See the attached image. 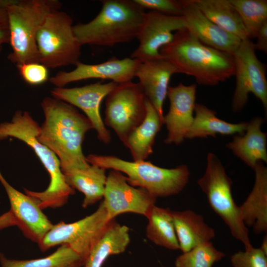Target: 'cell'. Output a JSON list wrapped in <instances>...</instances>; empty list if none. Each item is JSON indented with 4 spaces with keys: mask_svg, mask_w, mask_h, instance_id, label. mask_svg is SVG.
Wrapping results in <instances>:
<instances>
[{
    "mask_svg": "<svg viewBox=\"0 0 267 267\" xmlns=\"http://www.w3.org/2000/svg\"><path fill=\"white\" fill-rule=\"evenodd\" d=\"M255 180L253 189L239 210L242 220L256 234L267 231V168L262 162L253 169Z\"/></svg>",
    "mask_w": 267,
    "mask_h": 267,
    "instance_id": "obj_20",
    "label": "cell"
},
{
    "mask_svg": "<svg viewBox=\"0 0 267 267\" xmlns=\"http://www.w3.org/2000/svg\"><path fill=\"white\" fill-rule=\"evenodd\" d=\"M130 241L129 228L113 220L90 251L82 267H102L109 257L124 252Z\"/></svg>",
    "mask_w": 267,
    "mask_h": 267,
    "instance_id": "obj_26",
    "label": "cell"
},
{
    "mask_svg": "<svg viewBox=\"0 0 267 267\" xmlns=\"http://www.w3.org/2000/svg\"><path fill=\"white\" fill-rule=\"evenodd\" d=\"M235 64L236 86L232 100L233 112L241 111L252 93L262 102L267 111V80L265 65L255 53L254 43L246 39L241 42L233 53Z\"/></svg>",
    "mask_w": 267,
    "mask_h": 267,
    "instance_id": "obj_11",
    "label": "cell"
},
{
    "mask_svg": "<svg viewBox=\"0 0 267 267\" xmlns=\"http://www.w3.org/2000/svg\"><path fill=\"white\" fill-rule=\"evenodd\" d=\"M230 262L233 267H267V255L252 247L233 254Z\"/></svg>",
    "mask_w": 267,
    "mask_h": 267,
    "instance_id": "obj_32",
    "label": "cell"
},
{
    "mask_svg": "<svg viewBox=\"0 0 267 267\" xmlns=\"http://www.w3.org/2000/svg\"><path fill=\"white\" fill-rule=\"evenodd\" d=\"M23 80L31 86H39L49 80L48 68L40 62H30L17 66Z\"/></svg>",
    "mask_w": 267,
    "mask_h": 267,
    "instance_id": "obj_33",
    "label": "cell"
},
{
    "mask_svg": "<svg viewBox=\"0 0 267 267\" xmlns=\"http://www.w3.org/2000/svg\"><path fill=\"white\" fill-rule=\"evenodd\" d=\"M118 84L110 82L71 88L56 87L51 91V94L53 97L81 109L95 130L99 140L109 144L111 136L102 119L100 106L103 99Z\"/></svg>",
    "mask_w": 267,
    "mask_h": 267,
    "instance_id": "obj_13",
    "label": "cell"
},
{
    "mask_svg": "<svg viewBox=\"0 0 267 267\" xmlns=\"http://www.w3.org/2000/svg\"><path fill=\"white\" fill-rule=\"evenodd\" d=\"M102 201L109 221L121 214L134 213L146 218L156 198L146 190L130 185L126 176L111 170L107 175Z\"/></svg>",
    "mask_w": 267,
    "mask_h": 267,
    "instance_id": "obj_12",
    "label": "cell"
},
{
    "mask_svg": "<svg viewBox=\"0 0 267 267\" xmlns=\"http://www.w3.org/2000/svg\"><path fill=\"white\" fill-rule=\"evenodd\" d=\"M97 15L86 23L74 25L82 45L112 46L137 37L144 21V9L134 0H104Z\"/></svg>",
    "mask_w": 267,
    "mask_h": 267,
    "instance_id": "obj_4",
    "label": "cell"
},
{
    "mask_svg": "<svg viewBox=\"0 0 267 267\" xmlns=\"http://www.w3.org/2000/svg\"><path fill=\"white\" fill-rule=\"evenodd\" d=\"M197 183L210 206L227 225L232 236L242 242L245 249L252 248L248 228L232 195V181L214 154L208 153L205 173Z\"/></svg>",
    "mask_w": 267,
    "mask_h": 267,
    "instance_id": "obj_7",
    "label": "cell"
},
{
    "mask_svg": "<svg viewBox=\"0 0 267 267\" xmlns=\"http://www.w3.org/2000/svg\"><path fill=\"white\" fill-rule=\"evenodd\" d=\"M106 97L104 123L124 144L144 119L146 98L139 84L132 81L118 84Z\"/></svg>",
    "mask_w": 267,
    "mask_h": 267,
    "instance_id": "obj_10",
    "label": "cell"
},
{
    "mask_svg": "<svg viewBox=\"0 0 267 267\" xmlns=\"http://www.w3.org/2000/svg\"><path fill=\"white\" fill-rule=\"evenodd\" d=\"M142 8H147L166 15L182 16V0H134Z\"/></svg>",
    "mask_w": 267,
    "mask_h": 267,
    "instance_id": "obj_34",
    "label": "cell"
},
{
    "mask_svg": "<svg viewBox=\"0 0 267 267\" xmlns=\"http://www.w3.org/2000/svg\"><path fill=\"white\" fill-rule=\"evenodd\" d=\"M0 263L1 267H82L84 265L81 257L65 244L50 255L36 259H8L0 253Z\"/></svg>",
    "mask_w": 267,
    "mask_h": 267,
    "instance_id": "obj_29",
    "label": "cell"
},
{
    "mask_svg": "<svg viewBox=\"0 0 267 267\" xmlns=\"http://www.w3.org/2000/svg\"><path fill=\"white\" fill-rule=\"evenodd\" d=\"M164 124L156 109L146 99V114L142 122L128 136L124 145L133 161H144L153 153L156 136Z\"/></svg>",
    "mask_w": 267,
    "mask_h": 267,
    "instance_id": "obj_24",
    "label": "cell"
},
{
    "mask_svg": "<svg viewBox=\"0 0 267 267\" xmlns=\"http://www.w3.org/2000/svg\"><path fill=\"white\" fill-rule=\"evenodd\" d=\"M175 228L179 249L182 253L215 237L214 228L208 225L203 217L191 210L172 211Z\"/></svg>",
    "mask_w": 267,
    "mask_h": 267,
    "instance_id": "obj_23",
    "label": "cell"
},
{
    "mask_svg": "<svg viewBox=\"0 0 267 267\" xmlns=\"http://www.w3.org/2000/svg\"><path fill=\"white\" fill-rule=\"evenodd\" d=\"M160 53L178 73L193 77L201 85L217 86L234 76L233 54L203 44L186 28L176 31Z\"/></svg>",
    "mask_w": 267,
    "mask_h": 267,
    "instance_id": "obj_2",
    "label": "cell"
},
{
    "mask_svg": "<svg viewBox=\"0 0 267 267\" xmlns=\"http://www.w3.org/2000/svg\"><path fill=\"white\" fill-rule=\"evenodd\" d=\"M140 62L138 60L131 57L122 59L113 57L96 64L79 61L73 70L60 71L49 80L52 85L59 88L72 82L91 79L110 80L111 82L122 84L132 81Z\"/></svg>",
    "mask_w": 267,
    "mask_h": 267,
    "instance_id": "obj_15",
    "label": "cell"
},
{
    "mask_svg": "<svg viewBox=\"0 0 267 267\" xmlns=\"http://www.w3.org/2000/svg\"><path fill=\"white\" fill-rule=\"evenodd\" d=\"M41 106L44 121L38 138L56 154L61 169L88 165L82 150L86 133L93 129L88 118L73 106L53 97H45Z\"/></svg>",
    "mask_w": 267,
    "mask_h": 267,
    "instance_id": "obj_1",
    "label": "cell"
},
{
    "mask_svg": "<svg viewBox=\"0 0 267 267\" xmlns=\"http://www.w3.org/2000/svg\"><path fill=\"white\" fill-rule=\"evenodd\" d=\"M73 26L71 17L60 9L46 16L36 35L40 63L48 69L75 65L80 61L82 45Z\"/></svg>",
    "mask_w": 267,
    "mask_h": 267,
    "instance_id": "obj_8",
    "label": "cell"
},
{
    "mask_svg": "<svg viewBox=\"0 0 267 267\" xmlns=\"http://www.w3.org/2000/svg\"><path fill=\"white\" fill-rule=\"evenodd\" d=\"M260 249L267 255V236L265 235L263 239Z\"/></svg>",
    "mask_w": 267,
    "mask_h": 267,
    "instance_id": "obj_39",
    "label": "cell"
},
{
    "mask_svg": "<svg viewBox=\"0 0 267 267\" xmlns=\"http://www.w3.org/2000/svg\"><path fill=\"white\" fill-rule=\"evenodd\" d=\"M102 202L90 215L76 222H60L53 224L38 243L41 251L57 245H67L82 259L84 264L90 251L111 222Z\"/></svg>",
    "mask_w": 267,
    "mask_h": 267,
    "instance_id": "obj_9",
    "label": "cell"
},
{
    "mask_svg": "<svg viewBox=\"0 0 267 267\" xmlns=\"http://www.w3.org/2000/svg\"><path fill=\"white\" fill-rule=\"evenodd\" d=\"M225 254L217 249L211 241L198 244L178 256L175 267H212Z\"/></svg>",
    "mask_w": 267,
    "mask_h": 267,
    "instance_id": "obj_31",
    "label": "cell"
},
{
    "mask_svg": "<svg viewBox=\"0 0 267 267\" xmlns=\"http://www.w3.org/2000/svg\"><path fill=\"white\" fill-rule=\"evenodd\" d=\"M57 0H0L7 16L12 51L8 59L16 66L24 63L40 62L36 44L38 31L46 16L61 9Z\"/></svg>",
    "mask_w": 267,
    "mask_h": 267,
    "instance_id": "obj_5",
    "label": "cell"
},
{
    "mask_svg": "<svg viewBox=\"0 0 267 267\" xmlns=\"http://www.w3.org/2000/svg\"><path fill=\"white\" fill-rule=\"evenodd\" d=\"M176 73H178L175 67L162 57L140 62L134 74L146 98L163 118V104L170 79Z\"/></svg>",
    "mask_w": 267,
    "mask_h": 267,
    "instance_id": "obj_19",
    "label": "cell"
},
{
    "mask_svg": "<svg viewBox=\"0 0 267 267\" xmlns=\"http://www.w3.org/2000/svg\"><path fill=\"white\" fill-rule=\"evenodd\" d=\"M196 88V84L185 85L182 83L169 87L170 107L163 118L168 131L164 140L166 144L179 145L185 139L194 119Z\"/></svg>",
    "mask_w": 267,
    "mask_h": 267,
    "instance_id": "obj_16",
    "label": "cell"
},
{
    "mask_svg": "<svg viewBox=\"0 0 267 267\" xmlns=\"http://www.w3.org/2000/svg\"><path fill=\"white\" fill-rule=\"evenodd\" d=\"M2 50V46H0V52H1Z\"/></svg>",
    "mask_w": 267,
    "mask_h": 267,
    "instance_id": "obj_40",
    "label": "cell"
},
{
    "mask_svg": "<svg viewBox=\"0 0 267 267\" xmlns=\"http://www.w3.org/2000/svg\"><path fill=\"white\" fill-rule=\"evenodd\" d=\"M263 119L255 117L247 122L243 134H236L226 145L246 165L254 169L260 162L267 163V134L261 130Z\"/></svg>",
    "mask_w": 267,
    "mask_h": 267,
    "instance_id": "obj_21",
    "label": "cell"
},
{
    "mask_svg": "<svg viewBox=\"0 0 267 267\" xmlns=\"http://www.w3.org/2000/svg\"><path fill=\"white\" fill-rule=\"evenodd\" d=\"M185 26L182 16H171L152 10L145 12L137 37L139 45L131 58L143 62L162 57L160 49L172 41L176 31Z\"/></svg>",
    "mask_w": 267,
    "mask_h": 267,
    "instance_id": "obj_14",
    "label": "cell"
},
{
    "mask_svg": "<svg viewBox=\"0 0 267 267\" xmlns=\"http://www.w3.org/2000/svg\"><path fill=\"white\" fill-rule=\"evenodd\" d=\"M257 41L254 43L255 50L267 53V21L262 25L256 37Z\"/></svg>",
    "mask_w": 267,
    "mask_h": 267,
    "instance_id": "obj_35",
    "label": "cell"
},
{
    "mask_svg": "<svg viewBox=\"0 0 267 267\" xmlns=\"http://www.w3.org/2000/svg\"><path fill=\"white\" fill-rule=\"evenodd\" d=\"M9 34L8 26L0 22V46L9 43Z\"/></svg>",
    "mask_w": 267,
    "mask_h": 267,
    "instance_id": "obj_37",
    "label": "cell"
},
{
    "mask_svg": "<svg viewBox=\"0 0 267 267\" xmlns=\"http://www.w3.org/2000/svg\"><path fill=\"white\" fill-rule=\"evenodd\" d=\"M61 171L68 184L84 195L83 208H86L103 198L107 178L106 169L89 164Z\"/></svg>",
    "mask_w": 267,
    "mask_h": 267,
    "instance_id": "obj_22",
    "label": "cell"
},
{
    "mask_svg": "<svg viewBox=\"0 0 267 267\" xmlns=\"http://www.w3.org/2000/svg\"><path fill=\"white\" fill-rule=\"evenodd\" d=\"M0 181L7 194L16 225L24 235L38 244L52 227L53 224L31 196L12 187L0 172Z\"/></svg>",
    "mask_w": 267,
    "mask_h": 267,
    "instance_id": "obj_17",
    "label": "cell"
},
{
    "mask_svg": "<svg viewBox=\"0 0 267 267\" xmlns=\"http://www.w3.org/2000/svg\"><path fill=\"white\" fill-rule=\"evenodd\" d=\"M182 3L185 28L191 34L207 45L233 54L241 40L209 20L193 0H182Z\"/></svg>",
    "mask_w": 267,
    "mask_h": 267,
    "instance_id": "obj_18",
    "label": "cell"
},
{
    "mask_svg": "<svg viewBox=\"0 0 267 267\" xmlns=\"http://www.w3.org/2000/svg\"><path fill=\"white\" fill-rule=\"evenodd\" d=\"M13 216L9 211L0 216V229L10 226L16 225Z\"/></svg>",
    "mask_w": 267,
    "mask_h": 267,
    "instance_id": "obj_36",
    "label": "cell"
},
{
    "mask_svg": "<svg viewBox=\"0 0 267 267\" xmlns=\"http://www.w3.org/2000/svg\"><path fill=\"white\" fill-rule=\"evenodd\" d=\"M40 127L29 113L17 110L10 122L0 124V140L12 137L23 141L32 148L47 171L50 182L44 191L24 189L25 193L32 197L42 210L56 209L64 205L75 190L67 183L56 154L38 139Z\"/></svg>",
    "mask_w": 267,
    "mask_h": 267,
    "instance_id": "obj_3",
    "label": "cell"
},
{
    "mask_svg": "<svg viewBox=\"0 0 267 267\" xmlns=\"http://www.w3.org/2000/svg\"><path fill=\"white\" fill-rule=\"evenodd\" d=\"M202 12L219 27L239 38L249 39L240 17L229 0H193Z\"/></svg>",
    "mask_w": 267,
    "mask_h": 267,
    "instance_id": "obj_27",
    "label": "cell"
},
{
    "mask_svg": "<svg viewBox=\"0 0 267 267\" xmlns=\"http://www.w3.org/2000/svg\"><path fill=\"white\" fill-rule=\"evenodd\" d=\"M217 113L203 104L196 103L193 122L185 138L216 137L217 134H243L247 122L231 123L216 116Z\"/></svg>",
    "mask_w": 267,
    "mask_h": 267,
    "instance_id": "obj_25",
    "label": "cell"
},
{
    "mask_svg": "<svg viewBox=\"0 0 267 267\" xmlns=\"http://www.w3.org/2000/svg\"><path fill=\"white\" fill-rule=\"evenodd\" d=\"M0 22L8 26V21L5 9L0 7Z\"/></svg>",
    "mask_w": 267,
    "mask_h": 267,
    "instance_id": "obj_38",
    "label": "cell"
},
{
    "mask_svg": "<svg viewBox=\"0 0 267 267\" xmlns=\"http://www.w3.org/2000/svg\"><path fill=\"white\" fill-rule=\"evenodd\" d=\"M86 158L90 164L120 172L130 185L146 190L156 198L179 193L189 179L186 165L168 169L146 160L128 161L113 155L91 154Z\"/></svg>",
    "mask_w": 267,
    "mask_h": 267,
    "instance_id": "obj_6",
    "label": "cell"
},
{
    "mask_svg": "<svg viewBox=\"0 0 267 267\" xmlns=\"http://www.w3.org/2000/svg\"><path fill=\"white\" fill-rule=\"evenodd\" d=\"M237 11L249 39H255L267 21V0H229Z\"/></svg>",
    "mask_w": 267,
    "mask_h": 267,
    "instance_id": "obj_30",
    "label": "cell"
},
{
    "mask_svg": "<svg viewBox=\"0 0 267 267\" xmlns=\"http://www.w3.org/2000/svg\"><path fill=\"white\" fill-rule=\"evenodd\" d=\"M146 218V235L150 241L169 250L179 249L172 211L154 205Z\"/></svg>",
    "mask_w": 267,
    "mask_h": 267,
    "instance_id": "obj_28",
    "label": "cell"
}]
</instances>
